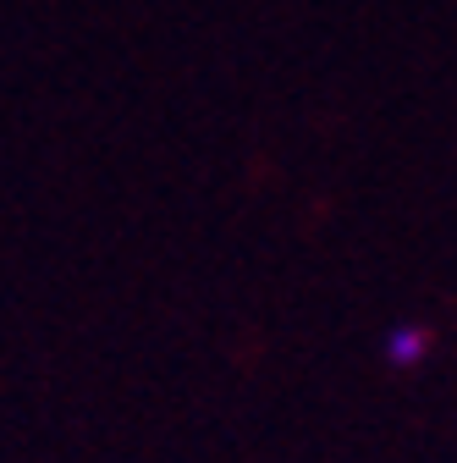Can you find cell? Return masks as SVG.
Listing matches in <instances>:
<instances>
[{"label":"cell","mask_w":457,"mask_h":463,"mask_svg":"<svg viewBox=\"0 0 457 463\" xmlns=\"http://www.w3.org/2000/svg\"><path fill=\"white\" fill-rule=\"evenodd\" d=\"M430 354V331L424 326H396L391 336H386V364L391 370H408V364H419Z\"/></svg>","instance_id":"cell-1"}]
</instances>
